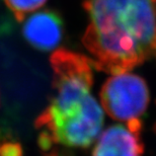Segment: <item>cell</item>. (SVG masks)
<instances>
[{
  "label": "cell",
  "mask_w": 156,
  "mask_h": 156,
  "mask_svg": "<svg viewBox=\"0 0 156 156\" xmlns=\"http://www.w3.org/2000/svg\"><path fill=\"white\" fill-rule=\"evenodd\" d=\"M82 43L93 67L127 73L156 54V0H84Z\"/></svg>",
  "instance_id": "1"
},
{
  "label": "cell",
  "mask_w": 156,
  "mask_h": 156,
  "mask_svg": "<svg viewBox=\"0 0 156 156\" xmlns=\"http://www.w3.org/2000/svg\"><path fill=\"white\" fill-rule=\"evenodd\" d=\"M54 95L36 120L40 144L49 149L53 143L87 148L98 138L104 113L90 93L93 83L92 61L79 53L59 49L50 58Z\"/></svg>",
  "instance_id": "2"
},
{
  "label": "cell",
  "mask_w": 156,
  "mask_h": 156,
  "mask_svg": "<svg viewBox=\"0 0 156 156\" xmlns=\"http://www.w3.org/2000/svg\"><path fill=\"white\" fill-rule=\"evenodd\" d=\"M101 101L111 118L128 123L144 114L149 104V89L140 76L128 72L117 74L101 87Z\"/></svg>",
  "instance_id": "3"
},
{
  "label": "cell",
  "mask_w": 156,
  "mask_h": 156,
  "mask_svg": "<svg viewBox=\"0 0 156 156\" xmlns=\"http://www.w3.org/2000/svg\"><path fill=\"white\" fill-rule=\"evenodd\" d=\"M63 27V21L58 12L46 9L27 18L23 27V34L27 42L35 49L50 52L61 43Z\"/></svg>",
  "instance_id": "4"
},
{
  "label": "cell",
  "mask_w": 156,
  "mask_h": 156,
  "mask_svg": "<svg viewBox=\"0 0 156 156\" xmlns=\"http://www.w3.org/2000/svg\"><path fill=\"white\" fill-rule=\"evenodd\" d=\"M144 145L140 133L122 125L108 127L96 142L92 156H142Z\"/></svg>",
  "instance_id": "5"
},
{
  "label": "cell",
  "mask_w": 156,
  "mask_h": 156,
  "mask_svg": "<svg viewBox=\"0 0 156 156\" xmlns=\"http://www.w3.org/2000/svg\"><path fill=\"white\" fill-rule=\"evenodd\" d=\"M18 21H23L32 11L39 9L47 0H3Z\"/></svg>",
  "instance_id": "6"
},
{
  "label": "cell",
  "mask_w": 156,
  "mask_h": 156,
  "mask_svg": "<svg viewBox=\"0 0 156 156\" xmlns=\"http://www.w3.org/2000/svg\"><path fill=\"white\" fill-rule=\"evenodd\" d=\"M23 148L18 143L8 142L0 146V156H23Z\"/></svg>",
  "instance_id": "7"
}]
</instances>
